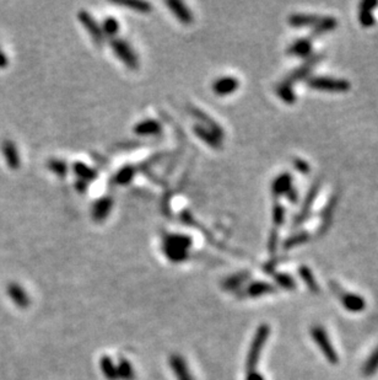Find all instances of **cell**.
<instances>
[{"mask_svg": "<svg viewBox=\"0 0 378 380\" xmlns=\"http://www.w3.org/2000/svg\"><path fill=\"white\" fill-rule=\"evenodd\" d=\"M247 380H264L263 376L257 371H249L247 374Z\"/></svg>", "mask_w": 378, "mask_h": 380, "instance_id": "cb8c5ba5", "label": "cell"}, {"mask_svg": "<svg viewBox=\"0 0 378 380\" xmlns=\"http://www.w3.org/2000/svg\"><path fill=\"white\" fill-rule=\"evenodd\" d=\"M101 368L103 374L108 380H116L118 379V374H117V368L116 365L113 364L111 358L108 357H103L101 359Z\"/></svg>", "mask_w": 378, "mask_h": 380, "instance_id": "4fadbf2b", "label": "cell"}, {"mask_svg": "<svg viewBox=\"0 0 378 380\" xmlns=\"http://www.w3.org/2000/svg\"><path fill=\"white\" fill-rule=\"evenodd\" d=\"M270 292H274V288L271 287L270 284H268V283H263V282L253 283V284L248 288V294L251 297H259V295H262V294L270 293Z\"/></svg>", "mask_w": 378, "mask_h": 380, "instance_id": "9a60e30c", "label": "cell"}, {"mask_svg": "<svg viewBox=\"0 0 378 380\" xmlns=\"http://www.w3.org/2000/svg\"><path fill=\"white\" fill-rule=\"evenodd\" d=\"M117 374L118 378L122 380H133L134 379V369L131 364L125 359H122L119 363L118 368H117Z\"/></svg>", "mask_w": 378, "mask_h": 380, "instance_id": "5bb4252c", "label": "cell"}, {"mask_svg": "<svg viewBox=\"0 0 378 380\" xmlns=\"http://www.w3.org/2000/svg\"><path fill=\"white\" fill-rule=\"evenodd\" d=\"M275 279H276L279 285H281L282 288H286V289H294L295 288L294 279L290 276H288V274H277L275 277Z\"/></svg>", "mask_w": 378, "mask_h": 380, "instance_id": "44dd1931", "label": "cell"}, {"mask_svg": "<svg viewBox=\"0 0 378 380\" xmlns=\"http://www.w3.org/2000/svg\"><path fill=\"white\" fill-rule=\"evenodd\" d=\"M135 131L139 134H154L160 131V124L157 122L149 119V121H144L137 124Z\"/></svg>", "mask_w": 378, "mask_h": 380, "instance_id": "e0dca14e", "label": "cell"}, {"mask_svg": "<svg viewBox=\"0 0 378 380\" xmlns=\"http://www.w3.org/2000/svg\"><path fill=\"white\" fill-rule=\"evenodd\" d=\"M308 85L314 90L326 91V93H345L350 89L348 80L328 78V76H316L308 80Z\"/></svg>", "mask_w": 378, "mask_h": 380, "instance_id": "6da1fadb", "label": "cell"}, {"mask_svg": "<svg viewBox=\"0 0 378 380\" xmlns=\"http://www.w3.org/2000/svg\"><path fill=\"white\" fill-rule=\"evenodd\" d=\"M171 367L173 369L178 380H193V378L189 374V370L187 368V364L183 361L182 357L179 356H172L171 357Z\"/></svg>", "mask_w": 378, "mask_h": 380, "instance_id": "ba28073f", "label": "cell"}, {"mask_svg": "<svg viewBox=\"0 0 378 380\" xmlns=\"http://www.w3.org/2000/svg\"><path fill=\"white\" fill-rule=\"evenodd\" d=\"M81 20H82V22H84L85 27L88 28V30H87L88 32H91V35H92L94 41H96L97 44H101V42H102V32H101V30H99V27H97L94 20L91 18V16H88L86 13H81Z\"/></svg>", "mask_w": 378, "mask_h": 380, "instance_id": "7c38bea8", "label": "cell"}, {"mask_svg": "<svg viewBox=\"0 0 378 380\" xmlns=\"http://www.w3.org/2000/svg\"><path fill=\"white\" fill-rule=\"evenodd\" d=\"M309 52H311V44H309L308 41H306V39L295 42L290 48V53L295 54V56L305 57L307 56Z\"/></svg>", "mask_w": 378, "mask_h": 380, "instance_id": "2e32d148", "label": "cell"}, {"mask_svg": "<svg viewBox=\"0 0 378 380\" xmlns=\"http://www.w3.org/2000/svg\"><path fill=\"white\" fill-rule=\"evenodd\" d=\"M300 276H301V278H302L303 281L306 282V284L308 285V288L312 290V292H317V290H318L317 282L314 281L313 274H312V272L308 270L307 267H301L300 268Z\"/></svg>", "mask_w": 378, "mask_h": 380, "instance_id": "ac0fdd59", "label": "cell"}, {"mask_svg": "<svg viewBox=\"0 0 378 380\" xmlns=\"http://www.w3.org/2000/svg\"><path fill=\"white\" fill-rule=\"evenodd\" d=\"M377 369H378V347L376 348V351L369 356L367 362H366L365 367H363V374H365V375H371V374H373Z\"/></svg>", "mask_w": 378, "mask_h": 380, "instance_id": "d6986e66", "label": "cell"}, {"mask_svg": "<svg viewBox=\"0 0 378 380\" xmlns=\"http://www.w3.org/2000/svg\"><path fill=\"white\" fill-rule=\"evenodd\" d=\"M97 204L101 205V208H99L96 205V207H94L93 216H94V218L99 219V221H101V219L105 218L106 213H107L108 210L111 209V202H108L107 199H103V201H100Z\"/></svg>", "mask_w": 378, "mask_h": 380, "instance_id": "ffe728a7", "label": "cell"}, {"mask_svg": "<svg viewBox=\"0 0 378 380\" xmlns=\"http://www.w3.org/2000/svg\"><path fill=\"white\" fill-rule=\"evenodd\" d=\"M340 299H342L343 305L346 309L350 311H355V313L363 310L366 307L365 301H363L360 295H357V294L343 293L342 295H340Z\"/></svg>", "mask_w": 378, "mask_h": 380, "instance_id": "52a82bcc", "label": "cell"}, {"mask_svg": "<svg viewBox=\"0 0 378 380\" xmlns=\"http://www.w3.org/2000/svg\"><path fill=\"white\" fill-rule=\"evenodd\" d=\"M274 221L276 223H281L284 221V209L280 205L274 209Z\"/></svg>", "mask_w": 378, "mask_h": 380, "instance_id": "603a6c76", "label": "cell"}, {"mask_svg": "<svg viewBox=\"0 0 378 380\" xmlns=\"http://www.w3.org/2000/svg\"><path fill=\"white\" fill-rule=\"evenodd\" d=\"M239 88V80L232 78V76H225L220 78L213 84V89L219 95H226V94L233 93Z\"/></svg>", "mask_w": 378, "mask_h": 380, "instance_id": "8992f818", "label": "cell"}, {"mask_svg": "<svg viewBox=\"0 0 378 380\" xmlns=\"http://www.w3.org/2000/svg\"><path fill=\"white\" fill-rule=\"evenodd\" d=\"M268 335H269V327L266 326V325H262V326L258 328L256 337H254L253 342H252L251 350H249V356H248V361H247L248 373L249 371H254V368H256L258 359H259L260 351H262L265 340L268 339Z\"/></svg>", "mask_w": 378, "mask_h": 380, "instance_id": "3957f363", "label": "cell"}, {"mask_svg": "<svg viewBox=\"0 0 378 380\" xmlns=\"http://www.w3.org/2000/svg\"><path fill=\"white\" fill-rule=\"evenodd\" d=\"M290 187H291L290 174H284V175L279 176L274 181L273 191H274L275 195H284V193L289 192Z\"/></svg>", "mask_w": 378, "mask_h": 380, "instance_id": "8fae6325", "label": "cell"}, {"mask_svg": "<svg viewBox=\"0 0 378 380\" xmlns=\"http://www.w3.org/2000/svg\"><path fill=\"white\" fill-rule=\"evenodd\" d=\"M189 240L184 236H177L167 239L165 244V254L168 259L174 262H180L187 259V248Z\"/></svg>", "mask_w": 378, "mask_h": 380, "instance_id": "7a4b0ae2", "label": "cell"}, {"mask_svg": "<svg viewBox=\"0 0 378 380\" xmlns=\"http://www.w3.org/2000/svg\"><path fill=\"white\" fill-rule=\"evenodd\" d=\"M319 18L314 15H305V14H297V15H292L290 18V24L295 27H303V26H312V25H317L319 21Z\"/></svg>", "mask_w": 378, "mask_h": 380, "instance_id": "30bf717a", "label": "cell"}, {"mask_svg": "<svg viewBox=\"0 0 378 380\" xmlns=\"http://www.w3.org/2000/svg\"><path fill=\"white\" fill-rule=\"evenodd\" d=\"M113 50L117 56L120 58V61L124 62L129 67H136L135 54H134L131 48L129 47L125 42L120 41V39H116V41L113 42Z\"/></svg>", "mask_w": 378, "mask_h": 380, "instance_id": "5b68a950", "label": "cell"}, {"mask_svg": "<svg viewBox=\"0 0 378 380\" xmlns=\"http://www.w3.org/2000/svg\"><path fill=\"white\" fill-rule=\"evenodd\" d=\"M168 7L171 8L172 11L174 13V15L179 19V21H182L183 24H191L193 21V16H192L191 11L185 8V5L183 3H177V2H170L167 3Z\"/></svg>", "mask_w": 378, "mask_h": 380, "instance_id": "9c48e42d", "label": "cell"}, {"mask_svg": "<svg viewBox=\"0 0 378 380\" xmlns=\"http://www.w3.org/2000/svg\"><path fill=\"white\" fill-rule=\"evenodd\" d=\"M312 337H313L314 341L317 342L318 347L320 348L324 356L326 357L330 363H337L338 362V354L337 351L334 350V347L332 346L330 341H329L328 336H326L325 331L322 327H313L312 328Z\"/></svg>", "mask_w": 378, "mask_h": 380, "instance_id": "277c9868", "label": "cell"}, {"mask_svg": "<svg viewBox=\"0 0 378 380\" xmlns=\"http://www.w3.org/2000/svg\"><path fill=\"white\" fill-rule=\"evenodd\" d=\"M103 28H105L106 32L110 33V35H114V33L118 31V22L113 18H107L105 24H103Z\"/></svg>", "mask_w": 378, "mask_h": 380, "instance_id": "7402d4cb", "label": "cell"}]
</instances>
